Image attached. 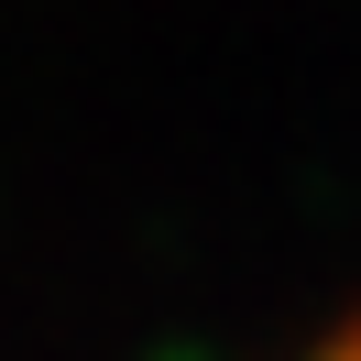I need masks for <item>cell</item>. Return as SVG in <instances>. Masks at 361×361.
<instances>
[{
	"mask_svg": "<svg viewBox=\"0 0 361 361\" xmlns=\"http://www.w3.org/2000/svg\"><path fill=\"white\" fill-rule=\"evenodd\" d=\"M317 361H361V317H339V339H329Z\"/></svg>",
	"mask_w": 361,
	"mask_h": 361,
	"instance_id": "1",
	"label": "cell"
}]
</instances>
